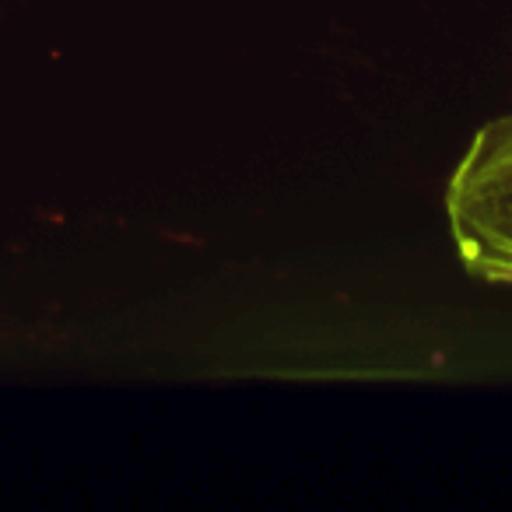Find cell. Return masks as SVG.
<instances>
[{"instance_id": "6da1fadb", "label": "cell", "mask_w": 512, "mask_h": 512, "mask_svg": "<svg viewBox=\"0 0 512 512\" xmlns=\"http://www.w3.org/2000/svg\"><path fill=\"white\" fill-rule=\"evenodd\" d=\"M446 211L463 267L512 288V113L477 130L449 176Z\"/></svg>"}]
</instances>
